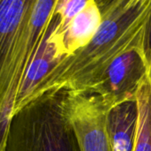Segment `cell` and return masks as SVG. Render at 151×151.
I'll use <instances>...</instances> for the list:
<instances>
[{"label":"cell","instance_id":"cell-1","mask_svg":"<svg viewBox=\"0 0 151 151\" xmlns=\"http://www.w3.org/2000/svg\"><path fill=\"white\" fill-rule=\"evenodd\" d=\"M97 2L103 19L92 40L58 62L29 103L46 94H86L119 57L134 49H144L151 0Z\"/></svg>","mask_w":151,"mask_h":151},{"label":"cell","instance_id":"cell-2","mask_svg":"<svg viewBox=\"0 0 151 151\" xmlns=\"http://www.w3.org/2000/svg\"><path fill=\"white\" fill-rule=\"evenodd\" d=\"M58 0H30L19 35L0 71V151L4 150L17 92L55 18Z\"/></svg>","mask_w":151,"mask_h":151},{"label":"cell","instance_id":"cell-3","mask_svg":"<svg viewBox=\"0 0 151 151\" xmlns=\"http://www.w3.org/2000/svg\"><path fill=\"white\" fill-rule=\"evenodd\" d=\"M61 95H43L14 115L4 151H80L61 112Z\"/></svg>","mask_w":151,"mask_h":151},{"label":"cell","instance_id":"cell-4","mask_svg":"<svg viewBox=\"0 0 151 151\" xmlns=\"http://www.w3.org/2000/svg\"><path fill=\"white\" fill-rule=\"evenodd\" d=\"M60 108L80 151H112L106 130L110 108L98 95L62 93Z\"/></svg>","mask_w":151,"mask_h":151},{"label":"cell","instance_id":"cell-5","mask_svg":"<svg viewBox=\"0 0 151 151\" xmlns=\"http://www.w3.org/2000/svg\"><path fill=\"white\" fill-rule=\"evenodd\" d=\"M148 77L144 49L129 50L119 57L86 94L98 95L111 109L120 104L136 101L137 92Z\"/></svg>","mask_w":151,"mask_h":151},{"label":"cell","instance_id":"cell-6","mask_svg":"<svg viewBox=\"0 0 151 151\" xmlns=\"http://www.w3.org/2000/svg\"><path fill=\"white\" fill-rule=\"evenodd\" d=\"M52 24L23 77L16 95L12 117L28 104L31 97L43 83L50 73L65 58L59 42L52 34Z\"/></svg>","mask_w":151,"mask_h":151},{"label":"cell","instance_id":"cell-7","mask_svg":"<svg viewBox=\"0 0 151 151\" xmlns=\"http://www.w3.org/2000/svg\"><path fill=\"white\" fill-rule=\"evenodd\" d=\"M102 12L97 1L88 0L85 8L61 32L55 30V19L52 32L60 42L64 57H69L84 48L94 37L102 24Z\"/></svg>","mask_w":151,"mask_h":151},{"label":"cell","instance_id":"cell-8","mask_svg":"<svg viewBox=\"0 0 151 151\" xmlns=\"http://www.w3.org/2000/svg\"><path fill=\"white\" fill-rule=\"evenodd\" d=\"M136 101H129L110 109L106 130L112 151H134L138 129Z\"/></svg>","mask_w":151,"mask_h":151},{"label":"cell","instance_id":"cell-9","mask_svg":"<svg viewBox=\"0 0 151 151\" xmlns=\"http://www.w3.org/2000/svg\"><path fill=\"white\" fill-rule=\"evenodd\" d=\"M138 129L134 151H151V84L147 77L137 95Z\"/></svg>","mask_w":151,"mask_h":151},{"label":"cell","instance_id":"cell-10","mask_svg":"<svg viewBox=\"0 0 151 151\" xmlns=\"http://www.w3.org/2000/svg\"><path fill=\"white\" fill-rule=\"evenodd\" d=\"M88 0H58L55 9V30L61 33L85 8Z\"/></svg>","mask_w":151,"mask_h":151},{"label":"cell","instance_id":"cell-11","mask_svg":"<svg viewBox=\"0 0 151 151\" xmlns=\"http://www.w3.org/2000/svg\"><path fill=\"white\" fill-rule=\"evenodd\" d=\"M144 53L148 66V78L151 84V16L147 26L145 39H144Z\"/></svg>","mask_w":151,"mask_h":151}]
</instances>
